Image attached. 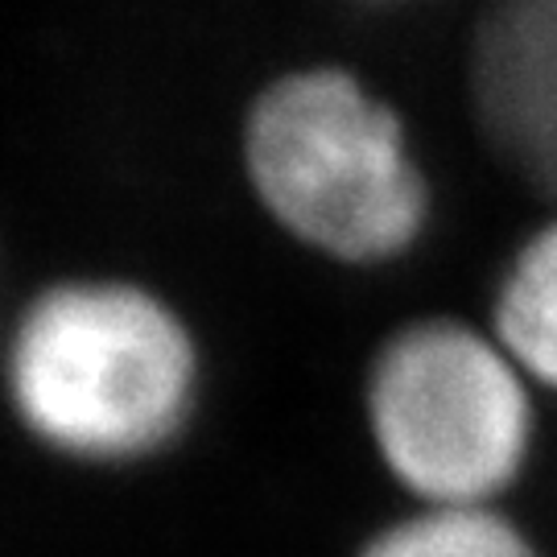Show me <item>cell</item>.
<instances>
[{"label": "cell", "instance_id": "6da1fadb", "mask_svg": "<svg viewBox=\"0 0 557 557\" xmlns=\"http://www.w3.org/2000/svg\"><path fill=\"white\" fill-rule=\"evenodd\" d=\"M202 372L186 310L128 273L46 281L0 343V384L21 430L100 467L174 446L199 409Z\"/></svg>", "mask_w": 557, "mask_h": 557}, {"label": "cell", "instance_id": "7a4b0ae2", "mask_svg": "<svg viewBox=\"0 0 557 557\" xmlns=\"http://www.w3.org/2000/svg\"><path fill=\"white\" fill-rule=\"evenodd\" d=\"M239 174L301 252L376 273L434 232V178L409 120L347 62L281 66L244 103Z\"/></svg>", "mask_w": 557, "mask_h": 557}, {"label": "cell", "instance_id": "3957f363", "mask_svg": "<svg viewBox=\"0 0 557 557\" xmlns=\"http://www.w3.org/2000/svg\"><path fill=\"white\" fill-rule=\"evenodd\" d=\"M537 388L487 322L418 314L363 368V430L413 508H504L537 450Z\"/></svg>", "mask_w": 557, "mask_h": 557}, {"label": "cell", "instance_id": "277c9868", "mask_svg": "<svg viewBox=\"0 0 557 557\" xmlns=\"http://www.w3.org/2000/svg\"><path fill=\"white\" fill-rule=\"evenodd\" d=\"M462 87L483 149L557 211V0H487Z\"/></svg>", "mask_w": 557, "mask_h": 557}, {"label": "cell", "instance_id": "5b68a950", "mask_svg": "<svg viewBox=\"0 0 557 557\" xmlns=\"http://www.w3.org/2000/svg\"><path fill=\"white\" fill-rule=\"evenodd\" d=\"M483 322L541 397H557V211L533 223L499 264Z\"/></svg>", "mask_w": 557, "mask_h": 557}, {"label": "cell", "instance_id": "8992f818", "mask_svg": "<svg viewBox=\"0 0 557 557\" xmlns=\"http://www.w3.org/2000/svg\"><path fill=\"white\" fill-rule=\"evenodd\" d=\"M356 557H541L508 508H405L372 529Z\"/></svg>", "mask_w": 557, "mask_h": 557}, {"label": "cell", "instance_id": "52a82bcc", "mask_svg": "<svg viewBox=\"0 0 557 557\" xmlns=\"http://www.w3.org/2000/svg\"><path fill=\"white\" fill-rule=\"evenodd\" d=\"M356 4H372V9H384V4H409V0H356Z\"/></svg>", "mask_w": 557, "mask_h": 557}, {"label": "cell", "instance_id": "ba28073f", "mask_svg": "<svg viewBox=\"0 0 557 557\" xmlns=\"http://www.w3.org/2000/svg\"><path fill=\"white\" fill-rule=\"evenodd\" d=\"M0 343H4V331H0Z\"/></svg>", "mask_w": 557, "mask_h": 557}]
</instances>
